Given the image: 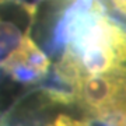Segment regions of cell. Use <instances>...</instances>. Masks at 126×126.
I'll return each mask as SVG.
<instances>
[{"instance_id":"1","label":"cell","mask_w":126,"mask_h":126,"mask_svg":"<svg viewBox=\"0 0 126 126\" xmlns=\"http://www.w3.org/2000/svg\"><path fill=\"white\" fill-rule=\"evenodd\" d=\"M55 73L72 104L99 126H126V25L102 0H76Z\"/></svg>"},{"instance_id":"2","label":"cell","mask_w":126,"mask_h":126,"mask_svg":"<svg viewBox=\"0 0 126 126\" xmlns=\"http://www.w3.org/2000/svg\"><path fill=\"white\" fill-rule=\"evenodd\" d=\"M50 59L30 36V30L4 58L0 60V72L18 86H36L50 70Z\"/></svg>"},{"instance_id":"3","label":"cell","mask_w":126,"mask_h":126,"mask_svg":"<svg viewBox=\"0 0 126 126\" xmlns=\"http://www.w3.org/2000/svg\"><path fill=\"white\" fill-rule=\"evenodd\" d=\"M41 0H0V7L1 6L7 4V3H18L20 7L25 11L30 18H34L35 17V13H36V4L39 3Z\"/></svg>"},{"instance_id":"4","label":"cell","mask_w":126,"mask_h":126,"mask_svg":"<svg viewBox=\"0 0 126 126\" xmlns=\"http://www.w3.org/2000/svg\"><path fill=\"white\" fill-rule=\"evenodd\" d=\"M113 13L126 18V0H102Z\"/></svg>"}]
</instances>
